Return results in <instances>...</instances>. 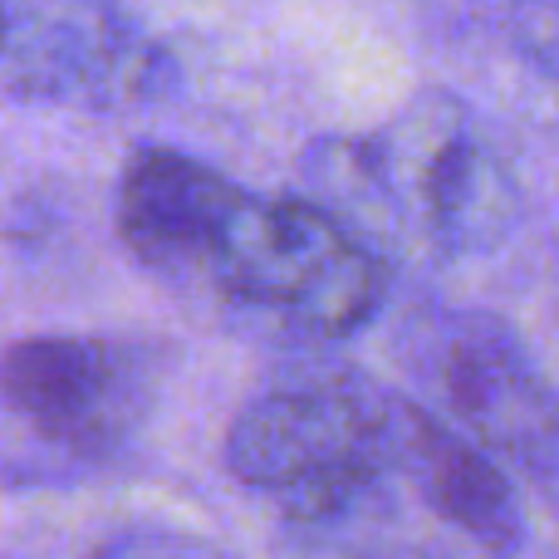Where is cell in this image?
Instances as JSON below:
<instances>
[{
  "label": "cell",
  "mask_w": 559,
  "mask_h": 559,
  "mask_svg": "<svg viewBox=\"0 0 559 559\" xmlns=\"http://www.w3.org/2000/svg\"><path fill=\"white\" fill-rule=\"evenodd\" d=\"M177 285L305 338H348L388 299V261L338 212L231 187Z\"/></svg>",
  "instance_id": "obj_1"
},
{
  "label": "cell",
  "mask_w": 559,
  "mask_h": 559,
  "mask_svg": "<svg viewBox=\"0 0 559 559\" xmlns=\"http://www.w3.org/2000/svg\"><path fill=\"white\" fill-rule=\"evenodd\" d=\"M403 403L344 368L280 378L226 427V472L271 496L285 525L324 521L403 472Z\"/></svg>",
  "instance_id": "obj_2"
},
{
  "label": "cell",
  "mask_w": 559,
  "mask_h": 559,
  "mask_svg": "<svg viewBox=\"0 0 559 559\" xmlns=\"http://www.w3.org/2000/svg\"><path fill=\"white\" fill-rule=\"evenodd\" d=\"M314 163L334 192L354 182V202H383L437 255H486L521 222L511 163L447 94H423L373 138L324 143Z\"/></svg>",
  "instance_id": "obj_3"
},
{
  "label": "cell",
  "mask_w": 559,
  "mask_h": 559,
  "mask_svg": "<svg viewBox=\"0 0 559 559\" xmlns=\"http://www.w3.org/2000/svg\"><path fill=\"white\" fill-rule=\"evenodd\" d=\"M403 364L432 413L481 452L531 476L559 472V388L511 324L481 309H423L403 329Z\"/></svg>",
  "instance_id": "obj_4"
},
{
  "label": "cell",
  "mask_w": 559,
  "mask_h": 559,
  "mask_svg": "<svg viewBox=\"0 0 559 559\" xmlns=\"http://www.w3.org/2000/svg\"><path fill=\"white\" fill-rule=\"evenodd\" d=\"M157 403V354L108 334H35L5 354V413L15 447L39 466H104Z\"/></svg>",
  "instance_id": "obj_5"
},
{
  "label": "cell",
  "mask_w": 559,
  "mask_h": 559,
  "mask_svg": "<svg viewBox=\"0 0 559 559\" xmlns=\"http://www.w3.org/2000/svg\"><path fill=\"white\" fill-rule=\"evenodd\" d=\"M15 104L128 108L173 88L177 64L128 0H0Z\"/></svg>",
  "instance_id": "obj_6"
},
{
  "label": "cell",
  "mask_w": 559,
  "mask_h": 559,
  "mask_svg": "<svg viewBox=\"0 0 559 559\" xmlns=\"http://www.w3.org/2000/svg\"><path fill=\"white\" fill-rule=\"evenodd\" d=\"M403 476L437 525L486 559H515L525 545V511L511 476L491 452L462 437L432 407L403 403Z\"/></svg>",
  "instance_id": "obj_7"
},
{
  "label": "cell",
  "mask_w": 559,
  "mask_h": 559,
  "mask_svg": "<svg viewBox=\"0 0 559 559\" xmlns=\"http://www.w3.org/2000/svg\"><path fill=\"white\" fill-rule=\"evenodd\" d=\"M231 187V177L202 157L167 143H147L123 163L118 236L153 275L177 280Z\"/></svg>",
  "instance_id": "obj_8"
},
{
  "label": "cell",
  "mask_w": 559,
  "mask_h": 559,
  "mask_svg": "<svg viewBox=\"0 0 559 559\" xmlns=\"http://www.w3.org/2000/svg\"><path fill=\"white\" fill-rule=\"evenodd\" d=\"M506 45L540 79L559 84V0H511L506 5Z\"/></svg>",
  "instance_id": "obj_9"
},
{
  "label": "cell",
  "mask_w": 559,
  "mask_h": 559,
  "mask_svg": "<svg viewBox=\"0 0 559 559\" xmlns=\"http://www.w3.org/2000/svg\"><path fill=\"white\" fill-rule=\"evenodd\" d=\"M88 559H226V555L192 531H173V525H128V531L108 535Z\"/></svg>",
  "instance_id": "obj_10"
}]
</instances>
